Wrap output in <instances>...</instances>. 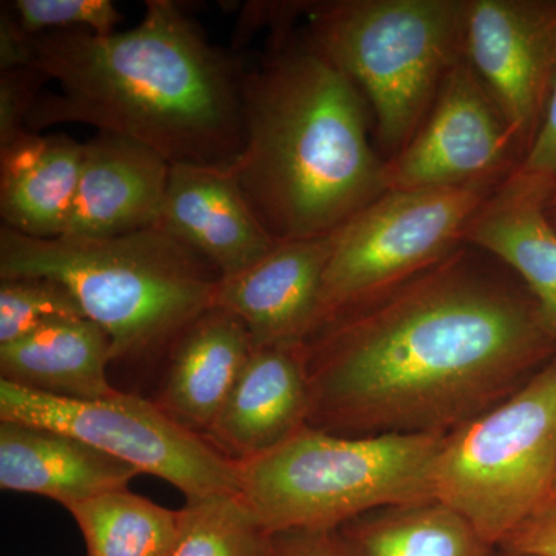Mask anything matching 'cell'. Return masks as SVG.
Wrapping results in <instances>:
<instances>
[{"label":"cell","instance_id":"26","mask_svg":"<svg viewBox=\"0 0 556 556\" xmlns=\"http://www.w3.org/2000/svg\"><path fill=\"white\" fill-rule=\"evenodd\" d=\"M501 188L540 201L544 206L556 195V78L535 137Z\"/></svg>","mask_w":556,"mask_h":556},{"label":"cell","instance_id":"12","mask_svg":"<svg viewBox=\"0 0 556 556\" xmlns=\"http://www.w3.org/2000/svg\"><path fill=\"white\" fill-rule=\"evenodd\" d=\"M332 247L334 233L278 241L251 268L219 280L215 306L243 321L254 348L306 345L317 331Z\"/></svg>","mask_w":556,"mask_h":556},{"label":"cell","instance_id":"16","mask_svg":"<svg viewBox=\"0 0 556 556\" xmlns=\"http://www.w3.org/2000/svg\"><path fill=\"white\" fill-rule=\"evenodd\" d=\"M139 470L51 428L0 420V489L50 497L65 508L129 489Z\"/></svg>","mask_w":556,"mask_h":556},{"label":"cell","instance_id":"10","mask_svg":"<svg viewBox=\"0 0 556 556\" xmlns=\"http://www.w3.org/2000/svg\"><path fill=\"white\" fill-rule=\"evenodd\" d=\"M519 161L506 118L464 56L408 144L386 160L383 177L387 190L503 185Z\"/></svg>","mask_w":556,"mask_h":556},{"label":"cell","instance_id":"24","mask_svg":"<svg viewBox=\"0 0 556 556\" xmlns=\"http://www.w3.org/2000/svg\"><path fill=\"white\" fill-rule=\"evenodd\" d=\"M86 317L78 299L49 277L0 280V345L24 338L54 318Z\"/></svg>","mask_w":556,"mask_h":556},{"label":"cell","instance_id":"13","mask_svg":"<svg viewBox=\"0 0 556 556\" xmlns=\"http://www.w3.org/2000/svg\"><path fill=\"white\" fill-rule=\"evenodd\" d=\"M172 164L152 149L110 134L84 142L75 201L64 233L112 239L159 226Z\"/></svg>","mask_w":556,"mask_h":556},{"label":"cell","instance_id":"27","mask_svg":"<svg viewBox=\"0 0 556 556\" xmlns=\"http://www.w3.org/2000/svg\"><path fill=\"white\" fill-rule=\"evenodd\" d=\"M49 78L36 67L0 72V148L27 131V119Z\"/></svg>","mask_w":556,"mask_h":556},{"label":"cell","instance_id":"5","mask_svg":"<svg viewBox=\"0 0 556 556\" xmlns=\"http://www.w3.org/2000/svg\"><path fill=\"white\" fill-rule=\"evenodd\" d=\"M445 434L350 438L306 426L240 464L239 495L273 535L338 530L383 508L433 500L431 473Z\"/></svg>","mask_w":556,"mask_h":556},{"label":"cell","instance_id":"30","mask_svg":"<svg viewBox=\"0 0 556 556\" xmlns=\"http://www.w3.org/2000/svg\"><path fill=\"white\" fill-rule=\"evenodd\" d=\"M274 556H348L338 530H300L274 535Z\"/></svg>","mask_w":556,"mask_h":556},{"label":"cell","instance_id":"6","mask_svg":"<svg viewBox=\"0 0 556 556\" xmlns=\"http://www.w3.org/2000/svg\"><path fill=\"white\" fill-rule=\"evenodd\" d=\"M306 17L311 39L368 100L380 146L396 155L464 58L466 0H328L311 2Z\"/></svg>","mask_w":556,"mask_h":556},{"label":"cell","instance_id":"31","mask_svg":"<svg viewBox=\"0 0 556 556\" xmlns=\"http://www.w3.org/2000/svg\"><path fill=\"white\" fill-rule=\"evenodd\" d=\"M31 38L3 2L0 7V72L33 67Z\"/></svg>","mask_w":556,"mask_h":556},{"label":"cell","instance_id":"1","mask_svg":"<svg viewBox=\"0 0 556 556\" xmlns=\"http://www.w3.org/2000/svg\"><path fill=\"white\" fill-rule=\"evenodd\" d=\"M464 244L306 342L308 426L450 433L495 407L556 346L532 299Z\"/></svg>","mask_w":556,"mask_h":556},{"label":"cell","instance_id":"3","mask_svg":"<svg viewBox=\"0 0 556 556\" xmlns=\"http://www.w3.org/2000/svg\"><path fill=\"white\" fill-rule=\"evenodd\" d=\"M244 67L243 148L230 174L277 241L329 236L387 192L365 100L308 31L270 33Z\"/></svg>","mask_w":556,"mask_h":556},{"label":"cell","instance_id":"25","mask_svg":"<svg viewBox=\"0 0 556 556\" xmlns=\"http://www.w3.org/2000/svg\"><path fill=\"white\" fill-rule=\"evenodd\" d=\"M7 5L30 36L50 31L110 35L124 20L110 0H14Z\"/></svg>","mask_w":556,"mask_h":556},{"label":"cell","instance_id":"22","mask_svg":"<svg viewBox=\"0 0 556 556\" xmlns=\"http://www.w3.org/2000/svg\"><path fill=\"white\" fill-rule=\"evenodd\" d=\"M87 556H169L178 535V510L161 507L129 489L67 507Z\"/></svg>","mask_w":556,"mask_h":556},{"label":"cell","instance_id":"32","mask_svg":"<svg viewBox=\"0 0 556 556\" xmlns=\"http://www.w3.org/2000/svg\"><path fill=\"white\" fill-rule=\"evenodd\" d=\"M544 211H546L548 222H551L552 226L556 229V195L552 197V199L547 201L546 206H544Z\"/></svg>","mask_w":556,"mask_h":556},{"label":"cell","instance_id":"2","mask_svg":"<svg viewBox=\"0 0 556 556\" xmlns=\"http://www.w3.org/2000/svg\"><path fill=\"white\" fill-rule=\"evenodd\" d=\"M144 5L130 30L33 36V67L60 91L40 94L27 129L84 124L137 141L172 166H232L243 148V65L212 46L178 3Z\"/></svg>","mask_w":556,"mask_h":556},{"label":"cell","instance_id":"18","mask_svg":"<svg viewBox=\"0 0 556 556\" xmlns=\"http://www.w3.org/2000/svg\"><path fill=\"white\" fill-rule=\"evenodd\" d=\"M84 142L27 130L0 148L3 225L35 239H58L78 189Z\"/></svg>","mask_w":556,"mask_h":556},{"label":"cell","instance_id":"28","mask_svg":"<svg viewBox=\"0 0 556 556\" xmlns=\"http://www.w3.org/2000/svg\"><path fill=\"white\" fill-rule=\"evenodd\" d=\"M311 2H248L240 10L236 47L244 46L262 27L270 31L289 30L299 16L308 14Z\"/></svg>","mask_w":556,"mask_h":556},{"label":"cell","instance_id":"4","mask_svg":"<svg viewBox=\"0 0 556 556\" xmlns=\"http://www.w3.org/2000/svg\"><path fill=\"white\" fill-rule=\"evenodd\" d=\"M49 277L104 329L113 362L167 353L215 305L222 276L207 260L149 228L112 239H35L2 225L0 280Z\"/></svg>","mask_w":556,"mask_h":556},{"label":"cell","instance_id":"17","mask_svg":"<svg viewBox=\"0 0 556 556\" xmlns=\"http://www.w3.org/2000/svg\"><path fill=\"white\" fill-rule=\"evenodd\" d=\"M252 351L243 321L212 306L167 351L156 404L182 427L206 438Z\"/></svg>","mask_w":556,"mask_h":556},{"label":"cell","instance_id":"19","mask_svg":"<svg viewBox=\"0 0 556 556\" xmlns=\"http://www.w3.org/2000/svg\"><path fill=\"white\" fill-rule=\"evenodd\" d=\"M112 343L87 317L54 318L24 338L0 345V380L47 396L93 401L110 386Z\"/></svg>","mask_w":556,"mask_h":556},{"label":"cell","instance_id":"33","mask_svg":"<svg viewBox=\"0 0 556 556\" xmlns=\"http://www.w3.org/2000/svg\"><path fill=\"white\" fill-rule=\"evenodd\" d=\"M503 556H514V555H510V554H507V552H504Z\"/></svg>","mask_w":556,"mask_h":556},{"label":"cell","instance_id":"14","mask_svg":"<svg viewBox=\"0 0 556 556\" xmlns=\"http://www.w3.org/2000/svg\"><path fill=\"white\" fill-rule=\"evenodd\" d=\"M156 228L193 249L222 278L251 268L278 243L229 167L174 164Z\"/></svg>","mask_w":556,"mask_h":556},{"label":"cell","instance_id":"34","mask_svg":"<svg viewBox=\"0 0 556 556\" xmlns=\"http://www.w3.org/2000/svg\"><path fill=\"white\" fill-rule=\"evenodd\" d=\"M554 496H556V482H555V495Z\"/></svg>","mask_w":556,"mask_h":556},{"label":"cell","instance_id":"20","mask_svg":"<svg viewBox=\"0 0 556 556\" xmlns=\"http://www.w3.org/2000/svg\"><path fill=\"white\" fill-rule=\"evenodd\" d=\"M466 244L521 278L544 328L556 340V229L544 204L500 186L468 225Z\"/></svg>","mask_w":556,"mask_h":556},{"label":"cell","instance_id":"29","mask_svg":"<svg viewBox=\"0 0 556 556\" xmlns=\"http://www.w3.org/2000/svg\"><path fill=\"white\" fill-rule=\"evenodd\" d=\"M503 547L514 556H556V496L519 527Z\"/></svg>","mask_w":556,"mask_h":556},{"label":"cell","instance_id":"21","mask_svg":"<svg viewBox=\"0 0 556 556\" xmlns=\"http://www.w3.org/2000/svg\"><path fill=\"white\" fill-rule=\"evenodd\" d=\"M348 556H493L463 515L437 500L383 508L338 529Z\"/></svg>","mask_w":556,"mask_h":556},{"label":"cell","instance_id":"7","mask_svg":"<svg viewBox=\"0 0 556 556\" xmlns=\"http://www.w3.org/2000/svg\"><path fill=\"white\" fill-rule=\"evenodd\" d=\"M556 357L510 396L445 434L431 497L503 547L555 495Z\"/></svg>","mask_w":556,"mask_h":556},{"label":"cell","instance_id":"11","mask_svg":"<svg viewBox=\"0 0 556 556\" xmlns=\"http://www.w3.org/2000/svg\"><path fill=\"white\" fill-rule=\"evenodd\" d=\"M464 56L506 118L522 160L556 78V0H466Z\"/></svg>","mask_w":556,"mask_h":556},{"label":"cell","instance_id":"8","mask_svg":"<svg viewBox=\"0 0 556 556\" xmlns=\"http://www.w3.org/2000/svg\"><path fill=\"white\" fill-rule=\"evenodd\" d=\"M501 185L387 190L334 232L317 331L433 268Z\"/></svg>","mask_w":556,"mask_h":556},{"label":"cell","instance_id":"23","mask_svg":"<svg viewBox=\"0 0 556 556\" xmlns=\"http://www.w3.org/2000/svg\"><path fill=\"white\" fill-rule=\"evenodd\" d=\"M169 556H274V535L240 495L188 500Z\"/></svg>","mask_w":556,"mask_h":556},{"label":"cell","instance_id":"15","mask_svg":"<svg viewBox=\"0 0 556 556\" xmlns=\"http://www.w3.org/2000/svg\"><path fill=\"white\" fill-rule=\"evenodd\" d=\"M306 345L254 348L206 439L243 464L277 448L308 426Z\"/></svg>","mask_w":556,"mask_h":556},{"label":"cell","instance_id":"9","mask_svg":"<svg viewBox=\"0 0 556 556\" xmlns=\"http://www.w3.org/2000/svg\"><path fill=\"white\" fill-rule=\"evenodd\" d=\"M0 420L62 431L153 475L186 500L239 495L240 464L172 419L156 402L116 393L93 401L47 396L0 380Z\"/></svg>","mask_w":556,"mask_h":556}]
</instances>
